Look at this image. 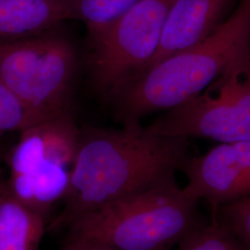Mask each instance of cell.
<instances>
[{
  "label": "cell",
  "mask_w": 250,
  "mask_h": 250,
  "mask_svg": "<svg viewBox=\"0 0 250 250\" xmlns=\"http://www.w3.org/2000/svg\"><path fill=\"white\" fill-rule=\"evenodd\" d=\"M190 148L189 138L154 134L141 124L82 129L64 208L49 228L65 229L100 207L176 180Z\"/></svg>",
  "instance_id": "obj_1"
},
{
  "label": "cell",
  "mask_w": 250,
  "mask_h": 250,
  "mask_svg": "<svg viewBox=\"0 0 250 250\" xmlns=\"http://www.w3.org/2000/svg\"><path fill=\"white\" fill-rule=\"evenodd\" d=\"M250 47V0L235 9L203 41L136 73L108 99L123 125H139L148 114L169 110L208 86Z\"/></svg>",
  "instance_id": "obj_2"
},
{
  "label": "cell",
  "mask_w": 250,
  "mask_h": 250,
  "mask_svg": "<svg viewBox=\"0 0 250 250\" xmlns=\"http://www.w3.org/2000/svg\"><path fill=\"white\" fill-rule=\"evenodd\" d=\"M198 203L173 180L76 218L67 227L66 243H94L117 250H170L210 221Z\"/></svg>",
  "instance_id": "obj_3"
},
{
  "label": "cell",
  "mask_w": 250,
  "mask_h": 250,
  "mask_svg": "<svg viewBox=\"0 0 250 250\" xmlns=\"http://www.w3.org/2000/svg\"><path fill=\"white\" fill-rule=\"evenodd\" d=\"M61 26L0 40V84L48 118L70 112L77 71L76 49Z\"/></svg>",
  "instance_id": "obj_4"
},
{
  "label": "cell",
  "mask_w": 250,
  "mask_h": 250,
  "mask_svg": "<svg viewBox=\"0 0 250 250\" xmlns=\"http://www.w3.org/2000/svg\"><path fill=\"white\" fill-rule=\"evenodd\" d=\"M146 128L154 134L219 143L250 140V47L201 92Z\"/></svg>",
  "instance_id": "obj_5"
},
{
  "label": "cell",
  "mask_w": 250,
  "mask_h": 250,
  "mask_svg": "<svg viewBox=\"0 0 250 250\" xmlns=\"http://www.w3.org/2000/svg\"><path fill=\"white\" fill-rule=\"evenodd\" d=\"M173 0H141L98 37L90 40L95 87L109 98L151 62Z\"/></svg>",
  "instance_id": "obj_6"
},
{
  "label": "cell",
  "mask_w": 250,
  "mask_h": 250,
  "mask_svg": "<svg viewBox=\"0 0 250 250\" xmlns=\"http://www.w3.org/2000/svg\"><path fill=\"white\" fill-rule=\"evenodd\" d=\"M180 171L188 178L187 197L204 200L211 211L250 198V140L219 143L202 155H190Z\"/></svg>",
  "instance_id": "obj_7"
},
{
  "label": "cell",
  "mask_w": 250,
  "mask_h": 250,
  "mask_svg": "<svg viewBox=\"0 0 250 250\" xmlns=\"http://www.w3.org/2000/svg\"><path fill=\"white\" fill-rule=\"evenodd\" d=\"M79 137L80 129L70 112L27 128L21 132L18 142L9 154V174L51 164L72 168Z\"/></svg>",
  "instance_id": "obj_8"
},
{
  "label": "cell",
  "mask_w": 250,
  "mask_h": 250,
  "mask_svg": "<svg viewBox=\"0 0 250 250\" xmlns=\"http://www.w3.org/2000/svg\"><path fill=\"white\" fill-rule=\"evenodd\" d=\"M234 2L236 0H173L158 49L145 69L210 36L230 15L228 13Z\"/></svg>",
  "instance_id": "obj_9"
},
{
  "label": "cell",
  "mask_w": 250,
  "mask_h": 250,
  "mask_svg": "<svg viewBox=\"0 0 250 250\" xmlns=\"http://www.w3.org/2000/svg\"><path fill=\"white\" fill-rule=\"evenodd\" d=\"M71 169L62 165H45L9 174L5 184L10 194L21 203L45 218L50 208L67 196Z\"/></svg>",
  "instance_id": "obj_10"
},
{
  "label": "cell",
  "mask_w": 250,
  "mask_h": 250,
  "mask_svg": "<svg viewBox=\"0 0 250 250\" xmlns=\"http://www.w3.org/2000/svg\"><path fill=\"white\" fill-rule=\"evenodd\" d=\"M65 20L60 0H0V40L36 36Z\"/></svg>",
  "instance_id": "obj_11"
},
{
  "label": "cell",
  "mask_w": 250,
  "mask_h": 250,
  "mask_svg": "<svg viewBox=\"0 0 250 250\" xmlns=\"http://www.w3.org/2000/svg\"><path fill=\"white\" fill-rule=\"evenodd\" d=\"M45 218L13 197L0 182V250H38Z\"/></svg>",
  "instance_id": "obj_12"
},
{
  "label": "cell",
  "mask_w": 250,
  "mask_h": 250,
  "mask_svg": "<svg viewBox=\"0 0 250 250\" xmlns=\"http://www.w3.org/2000/svg\"><path fill=\"white\" fill-rule=\"evenodd\" d=\"M66 20L83 22L88 38H94L106 31L141 0H60Z\"/></svg>",
  "instance_id": "obj_13"
},
{
  "label": "cell",
  "mask_w": 250,
  "mask_h": 250,
  "mask_svg": "<svg viewBox=\"0 0 250 250\" xmlns=\"http://www.w3.org/2000/svg\"><path fill=\"white\" fill-rule=\"evenodd\" d=\"M47 119L50 118L27 106L0 84V138L8 133H21Z\"/></svg>",
  "instance_id": "obj_14"
},
{
  "label": "cell",
  "mask_w": 250,
  "mask_h": 250,
  "mask_svg": "<svg viewBox=\"0 0 250 250\" xmlns=\"http://www.w3.org/2000/svg\"><path fill=\"white\" fill-rule=\"evenodd\" d=\"M178 250H250L232 232L214 220L190 233Z\"/></svg>",
  "instance_id": "obj_15"
},
{
  "label": "cell",
  "mask_w": 250,
  "mask_h": 250,
  "mask_svg": "<svg viewBox=\"0 0 250 250\" xmlns=\"http://www.w3.org/2000/svg\"><path fill=\"white\" fill-rule=\"evenodd\" d=\"M211 220L223 225L250 250V198L219 207L211 211Z\"/></svg>",
  "instance_id": "obj_16"
},
{
  "label": "cell",
  "mask_w": 250,
  "mask_h": 250,
  "mask_svg": "<svg viewBox=\"0 0 250 250\" xmlns=\"http://www.w3.org/2000/svg\"><path fill=\"white\" fill-rule=\"evenodd\" d=\"M62 250H117L107 246L94 243H66Z\"/></svg>",
  "instance_id": "obj_17"
},
{
  "label": "cell",
  "mask_w": 250,
  "mask_h": 250,
  "mask_svg": "<svg viewBox=\"0 0 250 250\" xmlns=\"http://www.w3.org/2000/svg\"><path fill=\"white\" fill-rule=\"evenodd\" d=\"M2 181V178H1V170H0V182Z\"/></svg>",
  "instance_id": "obj_18"
}]
</instances>
